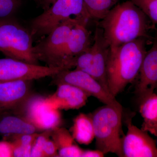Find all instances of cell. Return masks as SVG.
<instances>
[{"label": "cell", "mask_w": 157, "mask_h": 157, "mask_svg": "<svg viewBox=\"0 0 157 157\" xmlns=\"http://www.w3.org/2000/svg\"><path fill=\"white\" fill-rule=\"evenodd\" d=\"M110 48L103 30L96 24L93 43L73 63V68L89 74L108 91L107 63Z\"/></svg>", "instance_id": "cell-7"}, {"label": "cell", "mask_w": 157, "mask_h": 157, "mask_svg": "<svg viewBox=\"0 0 157 157\" xmlns=\"http://www.w3.org/2000/svg\"><path fill=\"white\" fill-rule=\"evenodd\" d=\"M152 41L140 38L115 48H110L107 63L108 90L115 97L137 78L146 53V45Z\"/></svg>", "instance_id": "cell-2"}, {"label": "cell", "mask_w": 157, "mask_h": 157, "mask_svg": "<svg viewBox=\"0 0 157 157\" xmlns=\"http://www.w3.org/2000/svg\"><path fill=\"white\" fill-rule=\"evenodd\" d=\"M50 138L46 141L43 147L44 157H59L58 149L56 144Z\"/></svg>", "instance_id": "cell-26"}, {"label": "cell", "mask_w": 157, "mask_h": 157, "mask_svg": "<svg viewBox=\"0 0 157 157\" xmlns=\"http://www.w3.org/2000/svg\"><path fill=\"white\" fill-rule=\"evenodd\" d=\"M156 144H157V143H156Z\"/></svg>", "instance_id": "cell-32"}, {"label": "cell", "mask_w": 157, "mask_h": 157, "mask_svg": "<svg viewBox=\"0 0 157 157\" xmlns=\"http://www.w3.org/2000/svg\"><path fill=\"white\" fill-rule=\"evenodd\" d=\"M30 80L0 82V113L13 112L32 94Z\"/></svg>", "instance_id": "cell-13"}, {"label": "cell", "mask_w": 157, "mask_h": 157, "mask_svg": "<svg viewBox=\"0 0 157 157\" xmlns=\"http://www.w3.org/2000/svg\"><path fill=\"white\" fill-rule=\"evenodd\" d=\"M51 138L56 144L59 157H82L84 150L76 144L72 134L67 129L59 126L52 129Z\"/></svg>", "instance_id": "cell-17"}, {"label": "cell", "mask_w": 157, "mask_h": 157, "mask_svg": "<svg viewBox=\"0 0 157 157\" xmlns=\"http://www.w3.org/2000/svg\"><path fill=\"white\" fill-rule=\"evenodd\" d=\"M87 25L78 24L71 30L64 53L63 66L67 70L73 68L75 59L92 44L91 32L88 30Z\"/></svg>", "instance_id": "cell-15"}, {"label": "cell", "mask_w": 157, "mask_h": 157, "mask_svg": "<svg viewBox=\"0 0 157 157\" xmlns=\"http://www.w3.org/2000/svg\"><path fill=\"white\" fill-rule=\"evenodd\" d=\"M45 97L33 94L13 113L22 116L39 131L52 130L60 126L62 116L60 110L51 107Z\"/></svg>", "instance_id": "cell-8"}, {"label": "cell", "mask_w": 157, "mask_h": 157, "mask_svg": "<svg viewBox=\"0 0 157 157\" xmlns=\"http://www.w3.org/2000/svg\"><path fill=\"white\" fill-rule=\"evenodd\" d=\"M104 154L99 150H83L82 157H103Z\"/></svg>", "instance_id": "cell-28"}, {"label": "cell", "mask_w": 157, "mask_h": 157, "mask_svg": "<svg viewBox=\"0 0 157 157\" xmlns=\"http://www.w3.org/2000/svg\"><path fill=\"white\" fill-rule=\"evenodd\" d=\"M38 1H41V0H38Z\"/></svg>", "instance_id": "cell-31"}, {"label": "cell", "mask_w": 157, "mask_h": 157, "mask_svg": "<svg viewBox=\"0 0 157 157\" xmlns=\"http://www.w3.org/2000/svg\"><path fill=\"white\" fill-rule=\"evenodd\" d=\"M21 2V0H0V20L6 19L14 14Z\"/></svg>", "instance_id": "cell-23"}, {"label": "cell", "mask_w": 157, "mask_h": 157, "mask_svg": "<svg viewBox=\"0 0 157 157\" xmlns=\"http://www.w3.org/2000/svg\"><path fill=\"white\" fill-rule=\"evenodd\" d=\"M128 132L123 142L124 157H157V146L148 132L127 121Z\"/></svg>", "instance_id": "cell-11"}, {"label": "cell", "mask_w": 157, "mask_h": 157, "mask_svg": "<svg viewBox=\"0 0 157 157\" xmlns=\"http://www.w3.org/2000/svg\"><path fill=\"white\" fill-rule=\"evenodd\" d=\"M11 142L13 146V157H30L32 146H25L15 141Z\"/></svg>", "instance_id": "cell-25"}, {"label": "cell", "mask_w": 157, "mask_h": 157, "mask_svg": "<svg viewBox=\"0 0 157 157\" xmlns=\"http://www.w3.org/2000/svg\"><path fill=\"white\" fill-rule=\"evenodd\" d=\"M123 109L121 104H105L91 114L97 149L124 157L121 136Z\"/></svg>", "instance_id": "cell-3"}, {"label": "cell", "mask_w": 157, "mask_h": 157, "mask_svg": "<svg viewBox=\"0 0 157 157\" xmlns=\"http://www.w3.org/2000/svg\"><path fill=\"white\" fill-rule=\"evenodd\" d=\"M33 46L31 32L17 22L0 20V51L6 56L38 64Z\"/></svg>", "instance_id": "cell-5"}, {"label": "cell", "mask_w": 157, "mask_h": 157, "mask_svg": "<svg viewBox=\"0 0 157 157\" xmlns=\"http://www.w3.org/2000/svg\"><path fill=\"white\" fill-rule=\"evenodd\" d=\"M139 112L143 123L141 129L157 137V93L139 100Z\"/></svg>", "instance_id": "cell-18"}, {"label": "cell", "mask_w": 157, "mask_h": 157, "mask_svg": "<svg viewBox=\"0 0 157 157\" xmlns=\"http://www.w3.org/2000/svg\"><path fill=\"white\" fill-rule=\"evenodd\" d=\"M66 70L60 67L29 63L8 58L0 59V82L15 80H30L56 75Z\"/></svg>", "instance_id": "cell-9"}, {"label": "cell", "mask_w": 157, "mask_h": 157, "mask_svg": "<svg viewBox=\"0 0 157 157\" xmlns=\"http://www.w3.org/2000/svg\"><path fill=\"white\" fill-rule=\"evenodd\" d=\"M52 130H45L38 134L31 149L30 157H44L43 147L47 140L51 137Z\"/></svg>", "instance_id": "cell-22"}, {"label": "cell", "mask_w": 157, "mask_h": 157, "mask_svg": "<svg viewBox=\"0 0 157 157\" xmlns=\"http://www.w3.org/2000/svg\"><path fill=\"white\" fill-rule=\"evenodd\" d=\"M71 133L76 142L88 145L95 138L91 114L80 113L73 120Z\"/></svg>", "instance_id": "cell-19"}, {"label": "cell", "mask_w": 157, "mask_h": 157, "mask_svg": "<svg viewBox=\"0 0 157 157\" xmlns=\"http://www.w3.org/2000/svg\"><path fill=\"white\" fill-rule=\"evenodd\" d=\"M52 82L54 84L68 83L74 86L93 96L104 104H119L113 97L97 80L89 74L81 70H66L52 76Z\"/></svg>", "instance_id": "cell-10"}, {"label": "cell", "mask_w": 157, "mask_h": 157, "mask_svg": "<svg viewBox=\"0 0 157 157\" xmlns=\"http://www.w3.org/2000/svg\"><path fill=\"white\" fill-rule=\"evenodd\" d=\"M13 146L11 141L5 139L0 141V157H13Z\"/></svg>", "instance_id": "cell-27"}, {"label": "cell", "mask_w": 157, "mask_h": 157, "mask_svg": "<svg viewBox=\"0 0 157 157\" xmlns=\"http://www.w3.org/2000/svg\"><path fill=\"white\" fill-rule=\"evenodd\" d=\"M155 29L151 48L147 51L137 76L135 93L139 101L157 88V29Z\"/></svg>", "instance_id": "cell-12"}, {"label": "cell", "mask_w": 157, "mask_h": 157, "mask_svg": "<svg viewBox=\"0 0 157 157\" xmlns=\"http://www.w3.org/2000/svg\"><path fill=\"white\" fill-rule=\"evenodd\" d=\"M56 91L45 98L46 103L51 107L58 110L78 109L86 104L90 96L78 88L68 84L57 85Z\"/></svg>", "instance_id": "cell-14"}, {"label": "cell", "mask_w": 157, "mask_h": 157, "mask_svg": "<svg viewBox=\"0 0 157 157\" xmlns=\"http://www.w3.org/2000/svg\"><path fill=\"white\" fill-rule=\"evenodd\" d=\"M39 133L21 134L6 137L5 139L11 141H15L25 146H32Z\"/></svg>", "instance_id": "cell-24"}, {"label": "cell", "mask_w": 157, "mask_h": 157, "mask_svg": "<svg viewBox=\"0 0 157 157\" xmlns=\"http://www.w3.org/2000/svg\"><path fill=\"white\" fill-rule=\"evenodd\" d=\"M154 24H157V0H131Z\"/></svg>", "instance_id": "cell-21"}, {"label": "cell", "mask_w": 157, "mask_h": 157, "mask_svg": "<svg viewBox=\"0 0 157 157\" xmlns=\"http://www.w3.org/2000/svg\"><path fill=\"white\" fill-rule=\"evenodd\" d=\"M155 92L157 93V88L155 90Z\"/></svg>", "instance_id": "cell-30"}, {"label": "cell", "mask_w": 157, "mask_h": 157, "mask_svg": "<svg viewBox=\"0 0 157 157\" xmlns=\"http://www.w3.org/2000/svg\"><path fill=\"white\" fill-rule=\"evenodd\" d=\"M88 23L91 19L83 0H56L51 7L31 21L34 36L47 35L60 24L70 18Z\"/></svg>", "instance_id": "cell-4"}, {"label": "cell", "mask_w": 157, "mask_h": 157, "mask_svg": "<svg viewBox=\"0 0 157 157\" xmlns=\"http://www.w3.org/2000/svg\"><path fill=\"white\" fill-rule=\"evenodd\" d=\"M45 4V9H48L51 5H52L56 0H42Z\"/></svg>", "instance_id": "cell-29"}, {"label": "cell", "mask_w": 157, "mask_h": 157, "mask_svg": "<svg viewBox=\"0 0 157 157\" xmlns=\"http://www.w3.org/2000/svg\"><path fill=\"white\" fill-rule=\"evenodd\" d=\"M96 22L103 30L110 48L119 47L140 38L152 41L149 32L155 29V25L131 0L118 3L103 19Z\"/></svg>", "instance_id": "cell-1"}, {"label": "cell", "mask_w": 157, "mask_h": 157, "mask_svg": "<svg viewBox=\"0 0 157 157\" xmlns=\"http://www.w3.org/2000/svg\"><path fill=\"white\" fill-rule=\"evenodd\" d=\"M91 19L96 22L103 19L121 0H83Z\"/></svg>", "instance_id": "cell-20"}, {"label": "cell", "mask_w": 157, "mask_h": 157, "mask_svg": "<svg viewBox=\"0 0 157 157\" xmlns=\"http://www.w3.org/2000/svg\"><path fill=\"white\" fill-rule=\"evenodd\" d=\"M39 132L40 131L33 124L21 116L12 112L0 113V135L5 138Z\"/></svg>", "instance_id": "cell-16"}, {"label": "cell", "mask_w": 157, "mask_h": 157, "mask_svg": "<svg viewBox=\"0 0 157 157\" xmlns=\"http://www.w3.org/2000/svg\"><path fill=\"white\" fill-rule=\"evenodd\" d=\"M78 24L88 23L76 18H70L60 24L34 46V53L38 60L51 67L67 70L63 66L65 47L71 30Z\"/></svg>", "instance_id": "cell-6"}]
</instances>
